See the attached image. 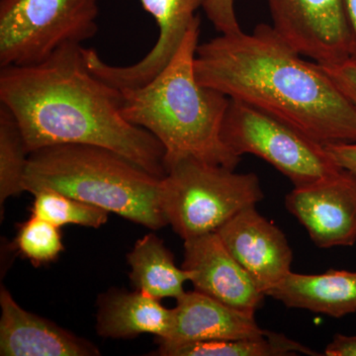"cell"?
Instances as JSON below:
<instances>
[{
    "label": "cell",
    "instance_id": "cell-1",
    "mask_svg": "<svg viewBox=\"0 0 356 356\" xmlns=\"http://www.w3.org/2000/svg\"><path fill=\"white\" fill-rule=\"evenodd\" d=\"M86 49L67 44L40 64L0 70V102L19 124L29 154L58 145L111 149L165 177L163 145L121 111L120 89L89 69Z\"/></svg>",
    "mask_w": 356,
    "mask_h": 356
},
{
    "label": "cell",
    "instance_id": "cell-2",
    "mask_svg": "<svg viewBox=\"0 0 356 356\" xmlns=\"http://www.w3.org/2000/svg\"><path fill=\"white\" fill-rule=\"evenodd\" d=\"M199 83L285 122L323 146L356 143V105L324 67L304 60L274 31L220 34L199 44Z\"/></svg>",
    "mask_w": 356,
    "mask_h": 356
},
{
    "label": "cell",
    "instance_id": "cell-3",
    "mask_svg": "<svg viewBox=\"0 0 356 356\" xmlns=\"http://www.w3.org/2000/svg\"><path fill=\"white\" fill-rule=\"evenodd\" d=\"M199 34L197 17L165 69L144 86L120 89L122 114L163 145L165 170L186 158L236 170L241 158L221 137L229 98L196 79Z\"/></svg>",
    "mask_w": 356,
    "mask_h": 356
},
{
    "label": "cell",
    "instance_id": "cell-4",
    "mask_svg": "<svg viewBox=\"0 0 356 356\" xmlns=\"http://www.w3.org/2000/svg\"><path fill=\"white\" fill-rule=\"evenodd\" d=\"M163 178L105 147L58 145L30 154L24 189L60 192L159 229L168 225L161 206Z\"/></svg>",
    "mask_w": 356,
    "mask_h": 356
},
{
    "label": "cell",
    "instance_id": "cell-5",
    "mask_svg": "<svg viewBox=\"0 0 356 356\" xmlns=\"http://www.w3.org/2000/svg\"><path fill=\"white\" fill-rule=\"evenodd\" d=\"M264 198L254 173L186 158L166 166L161 206L168 224L185 241L216 232Z\"/></svg>",
    "mask_w": 356,
    "mask_h": 356
},
{
    "label": "cell",
    "instance_id": "cell-6",
    "mask_svg": "<svg viewBox=\"0 0 356 356\" xmlns=\"http://www.w3.org/2000/svg\"><path fill=\"white\" fill-rule=\"evenodd\" d=\"M98 0H0V65L40 64L98 31Z\"/></svg>",
    "mask_w": 356,
    "mask_h": 356
},
{
    "label": "cell",
    "instance_id": "cell-7",
    "mask_svg": "<svg viewBox=\"0 0 356 356\" xmlns=\"http://www.w3.org/2000/svg\"><path fill=\"white\" fill-rule=\"evenodd\" d=\"M221 137L238 156L254 154L270 163L294 184L304 186L334 175L341 166L325 147L271 115L229 99Z\"/></svg>",
    "mask_w": 356,
    "mask_h": 356
},
{
    "label": "cell",
    "instance_id": "cell-8",
    "mask_svg": "<svg viewBox=\"0 0 356 356\" xmlns=\"http://www.w3.org/2000/svg\"><path fill=\"white\" fill-rule=\"evenodd\" d=\"M273 28L303 57L322 67L350 62L351 32L343 0H266Z\"/></svg>",
    "mask_w": 356,
    "mask_h": 356
},
{
    "label": "cell",
    "instance_id": "cell-9",
    "mask_svg": "<svg viewBox=\"0 0 356 356\" xmlns=\"http://www.w3.org/2000/svg\"><path fill=\"white\" fill-rule=\"evenodd\" d=\"M287 210L321 248L356 243V175L341 168L334 175L294 187L285 197Z\"/></svg>",
    "mask_w": 356,
    "mask_h": 356
},
{
    "label": "cell",
    "instance_id": "cell-10",
    "mask_svg": "<svg viewBox=\"0 0 356 356\" xmlns=\"http://www.w3.org/2000/svg\"><path fill=\"white\" fill-rule=\"evenodd\" d=\"M143 8L153 16L159 27L154 48L136 64H107L93 49H86L91 72L114 88H137L151 81L175 55L189 28L197 19L196 11L206 0H140Z\"/></svg>",
    "mask_w": 356,
    "mask_h": 356
},
{
    "label": "cell",
    "instance_id": "cell-11",
    "mask_svg": "<svg viewBox=\"0 0 356 356\" xmlns=\"http://www.w3.org/2000/svg\"><path fill=\"white\" fill-rule=\"evenodd\" d=\"M181 267L194 290L236 310L254 315L266 297L216 232L184 241Z\"/></svg>",
    "mask_w": 356,
    "mask_h": 356
},
{
    "label": "cell",
    "instance_id": "cell-12",
    "mask_svg": "<svg viewBox=\"0 0 356 356\" xmlns=\"http://www.w3.org/2000/svg\"><path fill=\"white\" fill-rule=\"evenodd\" d=\"M216 233L264 295L291 271L293 252L286 236L255 206L241 211Z\"/></svg>",
    "mask_w": 356,
    "mask_h": 356
},
{
    "label": "cell",
    "instance_id": "cell-13",
    "mask_svg": "<svg viewBox=\"0 0 356 356\" xmlns=\"http://www.w3.org/2000/svg\"><path fill=\"white\" fill-rule=\"evenodd\" d=\"M0 308L1 356L100 355L88 339L24 310L4 287L0 290Z\"/></svg>",
    "mask_w": 356,
    "mask_h": 356
},
{
    "label": "cell",
    "instance_id": "cell-14",
    "mask_svg": "<svg viewBox=\"0 0 356 356\" xmlns=\"http://www.w3.org/2000/svg\"><path fill=\"white\" fill-rule=\"evenodd\" d=\"M254 315L217 301L203 293L185 291L172 308V321L168 336L158 339L170 343L222 341L261 336Z\"/></svg>",
    "mask_w": 356,
    "mask_h": 356
},
{
    "label": "cell",
    "instance_id": "cell-15",
    "mask_svg": "<svg viewBox=\"0 0 356 356\" xmlns=\"http://www.w3.org/2000/svg\"><path fill=\"white\" fill-rule=\"evenodd\" d=\"M172 321V309L138 290L110 289L98 297L96 332L104 339H133L143 334L163 339Z\"/></svg>",
    "mask_w": 356,
    "mask_h": 356
},
{
    "label": "cell",
    "instance_id": "cell-16",
    "mask_svg": "<svg viewBox=\"0 0 356 356\" xmlns=\"http://www.w3.org/2000/svg\"><path fill=\"white\" fill-rule=\"evenodd\" d=\"M266 295L288 308L341 318L356 312V273L329 270L322 274H301L290 271Z\"/></svg>",
    "mask_w": 356,
    "mask_h": 356
},
{
    "label": "cell",
    "instance_id": "cell-17",
    "mask_svg": "<svg viewBox=\"0 0 356 356\" xmlns=\"http://www.w3.org/2000/svg\"><path fill=\"white\" fill-rule=\"evenodd\" d=\"M130 280L135 290L161 300L181 296L188 273L175 264L163 240L149 234L138 240L127 254Z\"/></svg>",
    "mask_w": 356,
    "mask_h": 356
},
{
    "label": "cell",
    "instance_id": "cell-18",
    "mask_svg": "<svg viewBox=\"0 0 356 356\" xmlns=\"http://www.w3.org/2000/svg\"><path fill=\"white\" fill-rule=\"evenodd\" d=\"M154 355L159 356H290L320 355L308 346L277 332L266 331L254 337L222 341L170 343L159 341Z\"/></svg>",
    "mask_w": 356,
    "mask_h": 356
},
{
    "label": "cell",
    "instance_id": "cell-19",
    "mask_svg": "<svg viewBox=\"0 0 356 356\" xmlns=\"http://www.w3.org/2000/svg\"><path fill=\"white\" fill-rule=\"evenodd\" d=\"M29 152L19 124L6 105H0V217L7 199L19 195L24 189V177Z\"/></svg>",
    "mask_w": 356,
    "mask_h": 356
},
{
    "label": "cell",
    "instance_id": "cell-20",
    "mask_svg": "<svg viewBox=\"0 0 356 356\" xmlns=\"http://www.w3.org/2000/svg\"><path fill=\"white\" fill-rule=\"evenodd\" d=\"M31 215L55 225H67L98 229L108 221L109 212L97 206L70 197L60 192L43 189L35 192Z\"/></svg>",
    "mask_w": 356,
    "mask_h": 356
},
{
    "label": "cell",
    "instance_id": "cell-21",
    "mask_svg": "<svg viewBox=\"0 0 356 356\" xmlns=\"http://www.w3.org/2000/svg\"><path fill=\"white\" fill-rule=\"evenodd\" d=\"M13 245L34 266L55 261L65 250L60 228L33 215L18 225Z\"/></svg>",
    "mask_w": 356,
    "mask_h": 356
},
{
    "label": "cell",
    "instance_id": "cell-22",
    "mask_svg": "<svg viewBox=\"0 0 356 356\" xmlns=\"http://www.w3.org/2000/svg\"><path fill=\"white\" fill-rule=\"evenodd\" d=\"M203 9L220 34L243 31L236 17L235 0H206Z\"/></svg>",
    "mask_w": 356,
    "mask_h": 356
},
{
    "label": "cell",
    "instance_id": "cell-23",
    "mask_svg": "<svg viewBox=\"0 0 356 356\" xmlns=\"http://www.w3.org/2000/svg\"><path fill=\"white\" fill-rule=\"evenodd\" d=\"M323 67L337 88L356 105V65L348 62L337 67Z\"/></svg>",
    "mask_w": 356,
    "mask_h": 356
},
{
    "label": "cell",
    "instance_id": "cell-24",
    "mask_svg": "<svg viewBox=\"0 0 356 356\" xmlns=\"http://www.w3.org/2000/svg\"><path fill=\"white\" fill-rule=\"evenodd\" d=\"M325 147L337 165L356 175V143H341Z\"/></svg>",
    "mask_w": 356,
    "mask_h": 356
},
{
    "label": "cell",
    "instance_id": "cell-25",
    "mask_svg": "<svg viewBox=\"0 0 356 356\" xmlns=\"http://www.w3.org/2000/svg\"><path fill=\"white\" fill-rule=\"evenodd\" d=\"M327 356H356V336L337 334L325 350Z\"/></svg>",
    "mask_w": 356,
    "mask_h": 356
},
{
    "label": "cell",
    "instance_id": "cell-26",
    "mask_svg": "<svg viewBox=\"0 0 356 356\" xmlns=\"http://www.w3.org/2000/svg\"><path fill=\"white\" fill-rule=\"evenodd\" d=\"M351 32L350 62L356 65V0H343Z\"/></svg>",
    "mask_w": 356,
    "mask_h": 356
}]
</instances>
